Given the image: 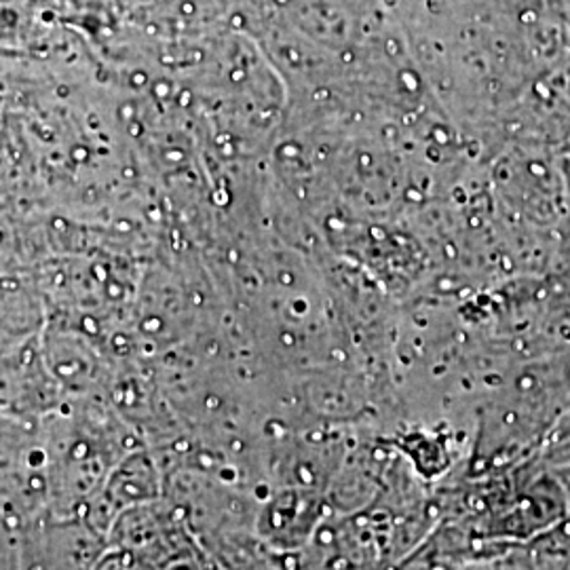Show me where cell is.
I'll use <instances>...</instances> for the list:
<instances>
[{"label": "cell", "instance_id": "cell-2", "mask_svg": "<svg viewBox=\"0 0 570 570\" xmlns=\"http://www.w3.org/2000/svg\"><path fill=\"white\" fill-rule=\"evenodd\" d=\"M556 468H558L560 480H562L564 492H567V515H564L562 524H558L556 529L548 532V537L558 548L570 553V465H556Z\"/></svg>", "mask_w": 570, "mask_h": 570}, {"label": "cell", "instance_id": "cell-1", "mask_svg": "<svg viewBox=\"0 0 570 570\" xmlns=\"http://www.w3.org/2000/svg\"><path fill=\"white\" fill-rule=\"evenodd\" d=\"M468 570H570V553L543 534L527 546H515Z\"/></svg>", "mask_w": 570, "mask_h": 570}]
</instances>
